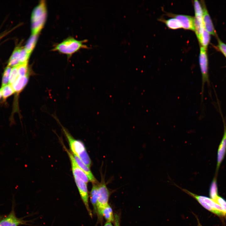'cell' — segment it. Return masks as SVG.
Returning <instances> with one entry per match:
<instances>
[{
  "label": "cell",
  "instance_id": "1f68e13d",
  "mask_svg": "<svg viewBox=\"0 0 226 226\" xmlns=\"http://www.w3.org/2000/svg\"><path fill=\"white\" fill-rule=\"evenodd\" d=\"M2 97V94L1 92V89H0V99L1 98V97Z\"/></svg>",
  "mask_w": 226,
  "mask_h": 226
},
{
  "label": "cell",
  "instance_id": "52a82bcc",
  "mask_svg": "<svg viewBox=\"0 0 226 226\" xmlns=\"http://www.w3.org/2000/svg\"><path fill=\"white\" fill-rule=\"evenodd\" d=\"M74 178L81 197L89 214L92 217L91 211L89 204V195L87 184L78 177L74 176Z\"/></svg>",
  "mask_w": 226,
  "mask_h": 226
},
{
  "label": "cell",
  "instance_id": "5b68a950",
  "mask_svg": "<svg viewBox=\"0 0 226 226\" xmlns=\"http://www.w3.org/2000/svg\"><path fill=\"white\" fill-rule=\"evenodd\" d=\"M206 49L201 46L199 56V63L202 75V92L203 93L204 86L206 82H209L208 73V59Z\"/></svg>",
  "mask_w": 226,
  "mask_h": 226
},
{
  "label": "cell",
  "instance_id": "9c48e42d",
  "mask_svg": "<svg viewBox=\"0 0 226 226\" xmlns=\"http://www.w3.org/2000/svg\"><path fill=\"white\" fill-rule=\"evenodd\" d=\"M66 151L71 160L73 176L78 177L87 184L89 181L88 177L85 172L77 164L73 154L67 149H66Z\"/></svg>",
  "mask_w": 226,
  "mask_h": 226
},
{
  "label": "cell",
  "instance_id": "ffe728a7",
  "mask_svg": "<svg viewBox=\"0 0 226 226\" xmlns=\"http://www.w3.org/2000/svg\"><path fill=\"white\" fill-rule=\"evenodd\" d=\"M209 195L210 198L216 202V199L218 196L216 176L214 177L211 184L209 189Z\"/></svg>",
  "mask_w": 226,
  "mask_h": 226
},
{
  "label": "cell",
  "instance_id": "5bb4252c",
  "mask_svg": "<svg viewBox=\"0 0 226 226\" xmlns=\"http://www.w3.org/2000/svg\"><path fill=\"white\" fill-rule=\"evenodd\" d=\"M73 156L77 164L86 174L89 181L92 182L93 184L97 183V181L93 175L89 168L83 163L77 156L74 154H73Z\"/></svg>",
  "mask_w": 226,
  "mask_h": 226
},
{
  "label": "cell",
  "instance_id": "3957f363",
  "mask_svg": "<svg viewBox=\"0 0 226 226\" xmlns=\"http://www.w3.org/2000/svg\"><path fill=\"white\" fill-rule=\"evenodd\" d=\"M175 185L196 199L202 207L207 210L219 217L226 218V215L220 206L212 199L205 196L195 194L186 189L180 188L176 185Z\"/></svg>",
  "mask_w": 226,
  "mask_h": 226
},
{
  "label": "cell",
  "instance_id": "30bf717a",
  "mask_svg": "<svg viewBox=\"0 0 226 226\" xmlns=\"http://www.w3.org/2000/svg\"><path fill=\"white\" fill-rule=\"evenodd\" d=\"M25 223V221L16 217L12 209L10 213L0 221V226H18Z\"/></svg>",
  "mask_w": 226,
  "mask_h": 226
},
{
  "label": "cell",
  "instance_id": "ba28073f",
  "mask_svg": "<svg viewBox=\"0 0 226 226\" xmlns=\"http://www.w3.org/2000/svg\"><path fill=\"white\" fill-rule=\"evenodd\" d=\"M167 15L177 19L183 28L194 31V17L190 15L171 13H168Z\"/></svg>",
  "mask_w": 226,
  "mask_h": 226
},
{
  "label": "cell",
  "instance_id": "cb8c5ba5",
  "mask_svg": "<svg viewBox=\"0 0 226 226\" xmlns=\"http://www.w3.org/2000/svg\"><path fill=\"white\" fill-rule=\"evenodd\" d=\"M11 69V67L8 66L5 68L3 76L2 86L9 84L10 75Z\"/></svg>",
  "mask_w": 226,
  "mask_h": 226
},
{
  "label": "cell",
  "instance_id": "d6986e66",
  "mask_svg": "<svg viewBox=\"0 0 226 226\" xmlns=\"http://www.w3.org/2000/svg\"><path fill=\"white\" fill-rule=\"evenodd\" d=\"M159 20L165 23L170 29L175 30L182 28L178 20L174 18L167 19H160Z\"/></svg>",
  "mask_w": 226,
  "mask_h": 226
},
{
  "label": "cell",
  "instance_id": "44dd1931",
  "mask_svg": "<svg viewBox=\"0 0 226 226\" xmlns=\"http://www.w3.org/2000/svg\"><path fill=\"white\" fill-rule=\"evenodd\" d=\"M198 39L201 46L206 49L210 40L209 33L204 29Z\"/></svg>",
  "mask_w": 226,
  "mask_h": 226
},
{
  "label": "cell",
  "instance_id": "f546056e",
  "mask_svg": "<svg viewBox=\"0 0 226 226\" xmlns=\"http://www.w3.org/2000/svg\"><path fill=\"white\" fill-rule=\"evenodd\" d=\"M104 226H113L111 223L107 221Z\"/></svg>",
  "mask_w": 226,
  "mask_h": 226
},
{
  "label": "cell",
  "instance_id": "603a6c76",
  "mask_svg": "<svg viewBox=\"0 0 226 226\" xmlns=\"http://www.w3.org/2000/svg\"><path fill=\"white\" fill-rule=\"evenodd\" d=\"M30 55L27 52L24 46H21L20 51L19 58L20 64L28 63Z\"/></svg>",
  "mask_w": 226,
  "mask_h": 226
},
{
  "label": "cell",
  "instance_id": "9a60e30c",
  "mask_svg": "<svg viewBox=\"0 0 226 226\" xmlns=\"http://www.w3.org/2000/svg\"><path fill=\"white\" fill-rule=\"evenodd\" d=\"M21 47L18 46L15 49L9 59L8 66L13 67L18 66L20 64L19 58Z\"/></svg>",
  "mask_w": 226,
  "mask_h": 226
},
{
  "label": "cell",
  "instance_id": "7c38bea8",
  "mask_svg": "<svg viewBox=\"0 0 226 226\" xmlns=\"http://www.w3.org/2000/svg\"><path fill=\"white\" fill-rule=\"evenodd\" d=\"M202 19L204 29L210 34L215 35V30L212 20L203 2H202Z\"/></svg>",
  "mask_w": 226,
  "mask_h": 226
},
{
  "label": "cell",
  "instance_id": "d4e9b609",
  "mask_svg": "<svg viewBox=\"0 0 226 226\" xmlns=\"http://www.w3.org/2000/svg\"><path fill=\"white\" fill-rule=\"evenodd\" d=\"M17 66L13 67L10 73L9 84H12L19 76Z\"/></svg>",
  "mask_w": 226,
  "mask_h": 226
},
{
  "label": "cell",
  "instance_id": "7402d4cb",
  "mask_svg": "<svg viewBox=\"0 0 226 226\" xmlns=\"http://www.w3.org/2000/svg\"><path fill=\"white\" fill-rule=\"evenodd\" d=\"M0 89L2 97L4 100H5L15 93L12 85L9 84L2 86Z\"/></svg>",
  "mask_w": 226,
  "mask_h": 226
},
{
  "label": "cell",
  "instance_id": "e0dca14e",
  "mask_svg": "<svg viewBox=\"0 0 226 226\" xmlns=\"http://www.w3.org/2000/svg\"><path fill=\"white\" fill-rule=\"evenodd\" d=\"M38 36V35H31L24 46L27 52L30 55L35 48Z\"/></svg>",
  "mask_w": 226,
  "mask_h": 226
},
{
  "label": "cell",
  "instance_id": "2e32d148",
  "mask_svg": "<svg viewBox=\"0 0 226 226\" xmlns=\"http://www.w3.org/2000/svg\"><path fill=\"white\" fill-rule=\"evenodd\" d=\"M98 184H93L90 193V200L96 213H97V199Z\"/></svg>",
  "mask_w": 226,
  "mask_h": 226
},
{
  "label": "cell",
  "instance_id": "4dcf8cb0",
  "mask_svg": "<svg viewBox=\"0 0 226 226\" xmlns=\"http://www.w3.org/2000/svg\"><path fill=\"white\" fill-rule=\"evenodd\" d=\"M196 219H197V222H198V225H197V226H202L201 224V223H200V222H199V219H198V218H197V217H196Z\"/></svg>",
  "mask_w": 226,
  "mask_h": 226
},
{
  "label": "cell",
  "instance_id": "8992f818",
  "mask_svg": "<svg viewBox=\"0 0 226 226\" xmlns=\"http://www.w3.org/2000/svg\"><path fill=\"white\" fill-rule=\"evenodd\" d=\"M62 127L73 154L78 157L86 151L84 145L81 141L74 138L64 127Z\"/></svg>",
  "mask_w": 226,
  "mask_h": 226
},
{
  "label": "cell",
  "instance_id": "83f0119b",
  "mask_svg": "<svg viewBox=\"0 0 226 226\" xmlns=\"http://www.w3.org/2000/svg\"><path fill=\"white\" fill-rule=\"evenodd\" d=\"M218 42V46L219 49L226 57V44L219 40Z\"/></svg>",
  "mask_w": 226,
  "mask_h": 226
},
{
  "label": "cell",
  "instance_id": "4316f807",
  "mask_svg": "<svg viewBox=\"0 0 226 226\" xmlns=\"http://www.w3.org/2000/svg\"><path fill=\"white\" fill-rule=\"evenodd\" d=\"M216 202L220 206L226 215V201L224 198L218 196L216 199Z\"/></svg>",
  "mask_w": 226,
  "mask_h": 226
},
{
  "label": "cell",
  "instance_id": "f1b7e54d",
  "mask_svg": "<svg viewBox=\"0 0 226 226\" xmlns=\"http://www.w3.org/2000/svg\"><path fill=\"white\" fill-rule=\"evenodd\" d=\"M114 217V226H120V218L119 216L117 214H115Z\"/></svg>",
  "mask_w": 226,
  "mask_h": 226
},
{
  "label": "cell",
  "instance_id": "277c9868",
  "mask_svg": "<svg viewBox=\"0 0 226 226\" xmlns=\"http://www.w3.org/2000/svg\"><path fill=\"white\" fill-rule=\"evenodd\" d=\"M109 192L106 184L103 182L98 184L97 199V214L100 215L102 210L108 204Z\"/></svg>",
  "mask_w": 226,
  "mask_h": 226
},
{
  "label": "cell",
  "instance_id": "d6a6232c",
  "mask_svg": "<svg viewBox=\"0 0 226 226\" xmlns=\"http://www.w3.org/2000/svg\"><path fill=\"white\" fill-rule=\"evenodd\" d=\"M3 218L2 216H0V221Z\"/></svg>",
  "mask_w": 226,
  "mask_h": 226
},
{
  "label": "cell",
  "instance_id": "8fae6325",
  "mask_svg": "<svg viewBox=\"0 0 226 226\" xmlns=\"http://www.w3.org/2000/svg\"><path fill=\"white\" fill-rule=\"evenodd\" d=\"M226 153V126H224L223 137L219 145L217 155L216 174Z\"/></svg>",
  "mask_w": 226,
  "mask_h": 226
},
{
  "label": "cell",
  "instance_id": "484cf974",
  "mask_svg": "<svg viewBox=\"0 0 226 226\" xmlns=\"http://www.w3.org/2000/svg\"><path fill=\"white\" fill-rule=\"evenodd\" d=\"M194 7L195 12V16H202L203 11L202 7L199 2L197 0L194 1Z\"/></svg>",
  "mask_w": 226,
  "mask_h": 226
},
{
  "label": "cell",
  "instance_id": "ac0fdd59",
  "mask_svg": "<svg viewBox=\"0 0 226 226\" xmlns=\"http://www.w3.org/2000/svg\"><path fill=\"white\" fill-rule=\"evenodd\" d=\"M100 216H103L107 221L113 222L114 221L115 217L110 206L108 204L101 211Z\"/></svg>",
  "mask_w": 226,
  "mask_h": 226
},
{
  "label": "cell",
  "instance_id": "6da1fadb",
  "mask_svg": "<svg viewBox=\"0 0 226 226\" xmlns=\"http://www.w3.org/2000/svg\"><path fill=\"white\" fill-rule=\"evenodd\" d=\"M47 16L46 4L42 0L33 9L31 14V35H39L45 25Z\"/></svg>",
  "mask_w": 226,
  "mask_h": 226
},
{
  "label": "cell",
  "instance_id": "4fadbf2b",
  "mask_svg": "<svg viewBox=\"0 0 226 226\" xmlns=\"http://www.w3.org/2000/svg\"><path fill=\"white\" fill-rule=\"evenodd\" d=\"M30 76H19L14 82L11 84L15 93H19L23 89L28 83Z\"/></svg>",
  "mask_w": 226,
  "mask_h": 226
},
{
  "label": "cell",
  "instance_id": "7a4b0ae2",
  "mask_svg": "<svg viewBox=\"0 0 226 226\" xmlns=\"http://www.w3.org/2000/svg\"><path fill=\"white\" fill-rule=\"evenodd\" d=\"M87 41L86 39L79 40L73 37H69L56 45L52 51H57L70 56L81 49H88L89 47L84 44Z\"/></svg>",
  "mask_w": 226,
  "mask_h": 226
}]
</instances>
